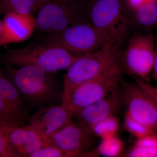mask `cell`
<instances>
[{"instance_id":"484cf974","label":"cell","mask_w":157,"mask_h":157,"mask_svg":"<svg viewBox=\"0 0 157 157\" xmlns=\"http://www.w3.org/2000/svg\"><path fill=\"white\" fill-rule=\"evenodd\" d=\"M136 82L149 95L154 102L157 110V87L141 79H136Z\"/></svg>"},{"instance_id":"cb8c5ba5","label":"cell","mask_w":157,"mask_h":157,"mask_svg":"<svg viewBox=\"0 0 157 157\" xmlns=\"http://www.w3.org/2000/svg\"><path fill=\"white\" fill-rule=\"evenodd\" d=\"M124 155L128 157H157V150L134 145Z\"/></svg>"},{"instance_id":"8992f818","label":"cell","mask_w":157,"mask_h":157,"mask_svg":"<svg viewBox=\"0 0 157 157\" xmlns=\"http://www.w3.org/2000/svg\"><path fill=\"white\" fill-rule=\"evenodd\" d=\"M156 42L151 34H135L129 38L124 50L120 53L122 72L149 82L154 62Z\"/></svg>"},{"instance_id":"d6986e66","label":"cell","mask_w":157,"mask_h":157,"mask_svg":"<svg viewBox=\"0 0 157 157\" xmlns=\"http://www.w3.org/2000/svg\"><path fill=\"white\" fill-rule=\"evenodd\" d=\"M124 149L123 142L117 136L102 139L98 147L94 149L97 156L117 157L121 155Z\"/></svg>"},{"instance_id":"9c48e42d","label":"cell","mask_w":157,"mask_h":157,"mask_svg":"<svg viewBox=\"0 0 157 157\" xmlns=\"http://www.w3.org/2000/svg\"><path fill=\"white\" fill-rule=\"evenodd\" d=\"M96 137L91 130L77 122L71 121L49 138L68 157H86L92 150Z\"/></svg>"},{"instance_id":"44dd1931","label":"cell","mask_w":157,"mask_h":157,"mask_svg":"<svg viewBox=\"0 0 157 157\" xmlns=\"http://www.w3.org/2000/svg\"><path fill=\"white\" fill-rule=\"evenodd\" d=\"M0 97V123L23 126L25 121Z\"/></svg>"},{"instance_id":"9a60e30c","label":"cell","mask_w":157,"mask_h":157,"mask_svg":"<svg viewBox=\"0 0 157 157\" xmlns=\"http://www.w3.org/2000/svg\"><path fill=\"white\" fill-rule=\"evenodd\" d=\"M128 13L133 27L148 30L157 26V1L144 3Z\"/></svg>"},{"instance_id":"2e32d148","label":"cell","mask_w":157,"mask_h":157,"mask_svg":"<svg viewBox=\"0 0 157 157\" xmlns=\"http://www.w3.org/2000/svg\"><path fill=\"white\" fill-rule=\"evenodd\" d=\"M43 6L36 0H0V14H33Z\"/></svg>"},{"instance_id":"f1b7e54d","label":"cell","mask_w":157,"mask_h":157,"mask_svg":"<svg viewBox=\"0 0 157 157\" xmlns=\"http://www.w3.org/2000/svg\"><path fill=\"white\" fill-rule=\"evenodd\" d=\"M1 15V14H0V16ZM2 20L1 17H0V37H1V32H2Z\"/></svg>"},{"instance_id":"4fadbf2b","label":"cell","mask_w":157,"mask_h":157,"mask_svg":"<svg viewBox=\"0 0 157 157\" xmlns=\"http://www.w3.org/2000/svg\"><path fill=\"white\" fill-rule=\"evenodd\" d=\"M86 2L85 0H51L38 11L36 29L47 35L57 20L65 14L81 8Z\"/></svg>"},{"instance_id":"8fae6325","label":"cell","mask_w":157,"mask_h":157,"mask_svg":"<svg viewBox=\"0 0 157 157\" xmlns=\"http://www.w3.org/2000/svg\"><path fill=\"white\" fill-rule=\"evenodd\" d=\"M122 105L120 84L107 95L81 109L73 117L76 122L91 130L92 128L99 122L115 115Z\"/></svg>"},{"instance_id":"ffe728a7","label":"cell","mask_w":157,"mask_h":157,"mask_svg":"<svg viewBox=\"0 0 157 157\" xmlns=\"http://www.w3.org/2000/svg\"><path fill=\"white\" fill-rule=\"evenodd\" d=\"M119 127L118 119L113 115L96 124L91 131L96 137L104 139L117 136Z\"/></svg>"},{"instance_id":"4316f807","label":"cell","mask_w":157,"mask_h":157,"mask_svg":"<svg viewBox=\"0 0 157 157\" xmlns=\"http://www.w3.org/2000/svg\"><path fill=\"white\" fill-rule=\"evenodd\" d=\"M152 73L156 83V87H157V40L156 42L155 53L154 62Z\"/></svg>"},{"instance_id":"52a82bcc","label":"cell","mask_w":157,"mask_h":157,"mask_svg":"<svg viewBox=\"0 0 157 157\" xmlns=\"http://www.w3.org/2000/svg\"><path fill=\"white\" fill-rule=\"evenodd\" d=\"M122 70L116 69L74 88L62 98V105L74 116L107 95L121 84Z\"/></svg>"},{"instance_id":"5b68a950","label":"cell","mask_w":157,"mask_h":157,"mask_svg":"<svg viewBox=\"0 0 157 157\" xmlns=\"http://www.w3.org/2000/svg\"><path fill=\"white\" fill-rule=\"evenodd\" d=\"M42 40L58 45L77 56L91 53L109 43L116 45L106 32L90 22L78 24L56 33L45 35Z\"/></svg>"},{"instance_id":"7c38bea8","label":"cell","mask_w":157,"mask_h":157,"mask_svg":"<svg viewBox=\"0 0 157 157\" xmlns=\"http://www.w3.org/2000/svg\"><path fill=\"white\" fill-rule=\"evenodd\" d=\"M36 29V21L33 14L9 13L2 23L0 47L27 40Z\"/></svg>"},{"instance_id":"603a6c76","label":"cell","mask_w":157,"mask_h":157,"mask_svg":"<svg viewBox=\"0 0 157 157\" xmlns=\"http://www.w3.org/2000/svg\"><path fill=\"white\" fill-rule=\"evenodd\" d=\"M29 157H67L64 152L52 144L43 147L32 154Z\"/></svg>"},{"instance_id":"d4e9b609","label":"cell","mask_w":157,"mask_h":157,"mask_svg":"<svg viewBox=\"0 0 157 157\" xmlns=\"http://www.w3.org/2000/svg\"><path fill=\"white\" fill-rule=\"evenodd\" d=\"M0 157H16L9 146L7 134L0 123Z\"/></svg>"},{"instance_id":"5bb4252c","label":"cell","mask_w":157,"mask_h":157,"mask_svg":"<svg viewBox=\"0 0 157 157\" xmlns=\"http://www.w3.org/2000/svg\"><path fill=\"white\" fill-rule=\"evenodd\" d=\"M0 97L26 121L29 116L24 104L22 97L12 82L0 70Z\"/></svg>"},{"instance_id":"3957f363","label":"cell","mask_w":157,"mask_h":157,"mask_svg":"<svg viewBox=\"0 0 157 157\" xmlns=\"http://www.w3.org/2000/svg\"><path fill=\"white\" fill-rule=\"evenodd\" d=\"M119 50L116 45L109 43L91 53L77 57L64 76L62 97L82 83L121 69Z\"/></svg>"},{"instance_id":"7a4b0ae2","label":"cell","mask_w":157,"mask_h":157,"mask_svg":"<svg viewBox=\"0 0 157 157\" xmlns=\"http://www.w3.org/2000/svg\"><path fill=\"white\" fill-rule=\"evenodd\" d=\"M78 56L58 45L42 41L18 48H6L0 55V63L6 66H35L55 73L67 70Z\"/></svg>"},{"instance_id":"7402d4cb","label":"cell","mask_w":157,"mask_h":157,"mask_svg":"<svg viewBox=\"0 0 157 157\" xmlns=\"http://www.w3.org/2000/svg\"><path fill=\"white\" fill-rule=\"evenodd\" d=\"M124 125L125 130L137 139L157 133L153 130L133 119L126 113L125 116Z\"/></svg>"},{"instance_id":"277c9868","label":"cell","mask_w":157,"mask_h":157,"mask_svg":"<svg viewBox=\"0 0 157 157\" xmlns=\"http://www.w3.org/2000/svg\"><path fill=\"white\" fill-rule=\"evenodd\" d=\"M89 17L90 22L106 32L119 48L128 39L133 26L122 0H91Z\"/></svg>"},{"instance_id":"ba28073f","label":"cell","mask_w":157,"mask_h":157,"mask_svg":"<svg viewBox=\"0 0 157 157\" xmlns=\"http://www.w3.org/2000/svg\"><path fill=\"white\" fill-rule=\"evenodd\" d=\"M121 89L126 113L157 133V110L151 98L136 82L121 80Z\"/></svg>"},{"instance_id":"6da1fadb","label":"cell","mask_w":157,"mask_h":157,"mask_svg":"<svg viewBox=\"0 0 157 157\" xmlns=\"http://www.w3.org/2000/svg\"><path fill=\"white\" fill-rule=\"evenodd\" d=\"M53 73L32 66H6V75L31 106L39 108L62 101L63 88Z\"/></svg>"},{"instance_id":"ac0fdd59","label":"cell","mask_w":157,"mask_h":157,"mask_svg":"<svg viewBox=\"0 0 157 157\" xmlns=\"http://www.w3.org/2000/svg\"><path fill=\"white\" fill-rule=\"evenodd\" d=\"M26 131L25 142L21 153V157H29L39 149L50 144L49 140H45L30 125H25Z\"/></svg>"},{"instance_id":"83f0119b","label":"cell","mask_w":157,"mask_h":157,"mask_svg":"<svg viewBox=\"0 0 157 157\" xmlns=\"http://www.w3.org/2000/svg\"><path fill=\"white\" fill-rule=\"evenodd\" d=\"M36 1L42 3V4H43V5H44V4L48 2H49L51 0H36Z\"/></svg>"},{"instance_id":"30bf717a","label":"cell","mask_w":157,"mask_h":157,"mask_svg":"<svg viewBox=\"0 0 157 157\" xmlns=\"http://www.w3.org/2000/svg\"><path fill=\"white\" fill-rule=\"evenodd\" d=\"M73 114L63 105L39 108L29 117V124L45 140L72 121Z\"/></svg>"},{"instance_id":"f546056e","label":"cell","mask_w":157,"mask_h":157,"mask_svg":"<svg viewBox=\"0 0 157 157\" xmlns=\"http://www.w3.org/2000/svg\"><path fill=\"white\" fill-rule=\"evenodd\" d=\"M146 2H156L157 0H145Z\"/></svg>"},{"instance_id":"e0dca14e","label":"cell","mask_w":157,"mask_h":157,"mask_svg":"<svg viewBox=\"0 0 157 157\" xmlns=\"http://www.w3.org/2000/svg\"><path fill=\"white\" fill-rule=\"evenodd\" d=\"M1 124L7 134L8 142L11 151L16 157H21V153L26 136V131L25 125L20 126L10 124Z\"/></svg>"}]
</instances>
